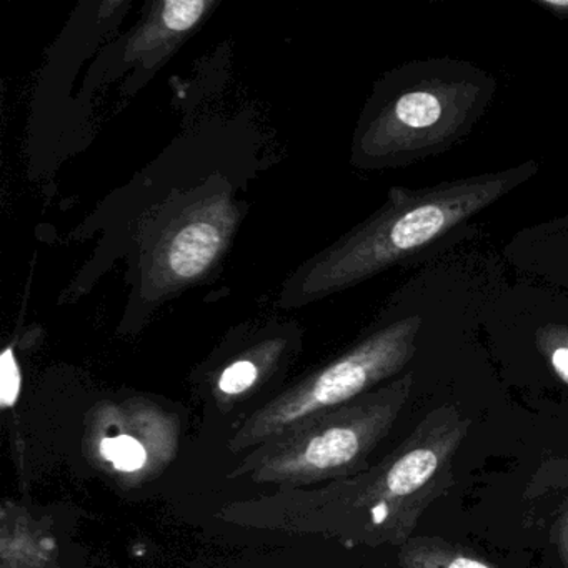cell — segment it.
<instances>
[{
    "instance_id": "cell-1",
    "label": "cell",
    "mask_w": 568,
    "mask_h": 568,
    "mask_svg": "<svg viewBox=\"0 0 568 568\" xmlns=\"http://www.w3.org/2000/svg\"><path fill=\"white\" fill-rule=\"evenodd\" d=\"M535 171L537 165L524 164L420 191L394 189L374 215L308 258L285 281L278 305L304 307L420 254Z\"/></svg>"
},
{
    "instance_id": "cell-2",
    "label": "cell",
    "mask_w": 568,
    "mask_h": 568,
    "mask_svg": "<svg viewBox=\"0 0 568 568\" xmlns=\"http://www.w3.org/2000/svg\"><path fill=\"white\" fill-rule=\"evenodd\" d=\"M481 85L444 75L382 82L358 122L352 161L364 169L394 168L447 148L477 118Z\"/></svg>"
},
{
    "instance_id": "cell-3",
    "label": "cell",
    "mask_w": 568,
    "mask_h": 568,
    "mask_svg": "<svg viewBox=\"0 0 568 568\" xmlns=\"http://www.w3.org/2000/svg\"><path fill=\"white\" fill-rule=\"evenodd\" d=\"M420 324L418 317L390 322L331 364L312 372L248 418L232 447L247 448L272 440L294 425L351 400L368 385L397 371L414 351Z\"/></svg>"
},
{
    "instance_id": "cell-4",
    "label": "cell",
    "mask_w": 568,
    "mask_h": 568,
    "mask_svg": "<svg viewBox=\"0 0 568 568\" xmlns=\"http://www.w3.org/2000/svg\"><path fill=\"white\" fill-rule=\"evenodd\" d=\"M241 221L237 202L222 185L187 192L162 215L141 258V294L165 297L204 277L227 251Z\"/></svg>"
},
{
    "instance_id": "cell-5",
    "label": "cell",
    "mask_w": 568,
    "mask_h": 568,
    "mask_svg": "<svg viewBox=\"0 0 568 568\" xmlns=\"http://www.w3.org/2000/svg\"><path fill=\"white\" fill-rule=\"evenodd\" d=\"M152 8L154 11L129 42L128 54L134 61L174 48L175 42L182 41L207 18L214 4L207 0H168L152 4Z\"/></svg>"
},
{
    "instance_id": "cell-6",
    "label": "cell",
    "mask_w": 568,
    "mask_h": 568,
    "mask_svg": "<svg viewBox=\"0 0 568 568\" xmlns=\"http://www.w3.org/2000/svg\"><path fill=\"white\" fill-rule=\"evenodd\" d=\"M437 468V457L434 452L418 448L405 455L392 467L387 477L388 490L394 495H408L420 488Z\"/></svg>"
},
{
    "instance_id": "cell-7",
    "label": "cell",
    "mask_w": 568,
    "mask_h": 568,
    "mask_svg": "<svg viewBox=\"0 0 568 568\" xmlns=\"http://www.w3.org/2000/svg\"><path fill=\"white\" fill-rule=\"evenodd\" d=\"M104 460L111 462L115 470L135 474L148 464V450L139 438L122 434L118 437H105L99 445Z\"/></svg>"
},
{
    "instance_id": "cell-8",
    "label": "cell",
    "mask_w": 568,
    "mask_h": 568,
    "mask_svg": "<svg viewBox=\"0 0 568 568\" xmlns=\"http://www.w3.org/2000/svg\"><path fill=\"white\" fill-rule=\"evenodd\" d=\"M21 368L12 347H8L0 357V405L4 408L14 407L21 394Z\"/></svg>"
},
{
    "instance_id": "cell-9",
    "label": "cell",
    "mask_w": 568,
    "mask_h": 568,
    "mask_svg": "<svg viewBox=\"0 0 568 568\" xmlns=\"http://www.w3.org/2000/svg\"><path fill=\"white\" fill-rule=\"evenodd\" d=\"M551 364H554L555 371L560 374V377L568 382V348H557L551 355Z\"/></svg>"
},
{
    "instance_id": "cell-10",
    "label": "cell",
    "mask_w": 568,
    "mask_h": 568,
    "mask_svg": "<svg viewBox=\"0 0 568 568\" xmlns=\"http://www.w3.org/2000/svg\"><path fill=\"white\" fill-rule=\"evenodd\" d=\"M540 6L554 12L558 18H568V0L567 2H558V0H541Z\"/></svg>"
},
{
    "instance_id": "cell-11",
    "label": "cell",
    "mask_w": 568,
    "mask_h": 568,
    "mask_svg": "<svg viewBox=\"0 0 568 568\" xmlns=\"http://www.w3.org/2000/svg\"><path fill=\"white\" fill-rule=\"evenodd\" d=\"M448 568H488L487 565L480 564V561L470 560V558H457L452 561Z\"/></svg>"
}]
</instances>
